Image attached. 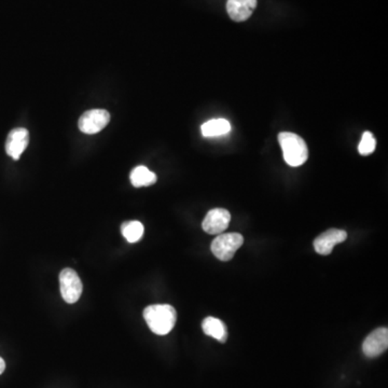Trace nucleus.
<instances>
[{"mask_svg": "<svg viewBox=\"0 0 388 388\" xmlns=\"http://www.w3.org/2000/svg\"><path fill=\"white\" fill-rule=\"evenodd\" d=\"M144 318L153 333L166 336L172 331L176 324L177 313L172 305H150L144 311Z\"/></svg>", "mask_w": 388, "mask_h": 388, "instance_id": "nucleus-1", "label": "nucleus"}, {"mask_svg": "<svg viewBox=\"0 0 388 388\" xmlns=\"http://www.w3.org/2000/svg\"><path fill=\"white\" fill-rule=\"evenodd\" d=\"M278 143L283 150L284 160L289 166H301L307 162L309 149L301 136L290 132H283L278 134Z\"/></svg>", "mask_w": 388, "mask_h": 388, "instance_id": "nucleus-2", "label": "nucleus"}, {"mask_svg": "<svg viewBox=\"0 0 388 388\" xmlns=\"http://www.w3.org/2000/svg\"><path fill=\"white\" fill-rule=\"evenodd\" d=\"M243 244L244 237L240 233L219 234L211 243V253L220 261H230Z\"/></svg>", "mask_w": 388, "mask_h": 388, "instance_id": "nucleus-3", "label": "nucleus"}, {"mask_svg": "<svg viewBox=\"0 0 388 388\" xmlns=\"http://www.w3.org/2000/svg\"><path fill=\"white\" fill-rule=\"evenodd\" d=\"M59 289L65 302L74 304L82 293V282L72 269H64L59 274Z\"/></svg>", "mask_w": 388, "mask_h": 388, "instance_id": "nucleus-4", "label": "nucleus"}, {"mask_svg": "<svg viewBox=\"0 0 388 388\" xmlns=\"http://www.w3.org/2000/svg\"><path fill=\"white\" fill-rule=\"evenodd\" d=\"M110 121V115L108 111L104 109H92L86 113L79 119L78 126L82 133L93 134L99 133L105 128Z\"/></svg>", "mask_w": 388, "mask_h": 388, "instance_id": "nucleus-5", "label": "nucleus"}, {"mask_svg": "<svg viewBox=\"0 0 388 388\" xmlns=\"http://www.w3.org/2000/svg\"><path fill=\"white\" fill-rule=\"evenodd\" d=\"M231 222V214L224 208H214L207 213L202 222V228L211 235L224 233Z\"/></svg>", "mask_w": 388, "mask_h": 388, "instance_id": "nucleus-6", "label": "nucleus"}, {"mask_svg": "<svg viewBox=\"0 0 388 388\" xmlns=\"http://www.w3.org/2000/svg\"><path fill=\"white\" fill-rule=\"evenodd\" d=\"M387 347V328H378L365 339L364 344H362V351L369 358H376L383 354Z\"/></svg>", "mask_w": 388, "mask_h": 388, "instance_id": "nucleus-7", "label": "nucleus"}, {"mask_svg": "<svg viewBox=\"0 0 388 388\" xmlns=\"http://www.w3.org/2000/svg\"><path fill=\"white\" fill-rule=\"evenodd\" d=\"M30 143V133L24 128L11 130L6 142V151L13 160H19Z\"/></svg>", "mask_w": 388, "mask_h": 388, "instance_id": "nucleus-8", "label": "nucleus"}, {"mask_svg": "<svg viewBox=\"0 0 388 388\" xmlns=\"http://www.w3.org/2000/svg\"><path fill=\"white\" fill-rule=\"evenodd\" d=\"M347 239V233L339 229H330L328 231L320 234L314 241V249L320 255H330L334 246L343 243Z\"/></svg>", "mask_w": 388, "mask_h": 388, "instance_id": "nucleus-9", "label": "nucleus"}, {"mask_svg": "<svg viewBox=\"0 0 388 388\" xmlns=\"http://www.w3.org/2000/svg\"><path fill=\"white\" fill-rule=\"evenodd\" d=\"M257 7V0H228L226 12L235 22L249 20Z\"/></svg>", "mask_w": 388, "mask_h": 388, "instance_id": "nucleus-10", "label": "nucleus"}, {"mask_svg": "<svg viewBox=\"0 0 388 388\" xmlns=\"http://www.w3.org/2000/svg\"><path fill=\"white\" fill-rule=\"evenodd\" d=\"M202 329L206 336L214 338L222 343H224L228 339V330H226V324L215 317H206L202 322Z\"/></svg>", "mask_w": 388, "mask_h": 388, "instance_id": "nucleus-11", "label": "nucleus"}, {"mask_svg": "<svg viewBox=\"0 0 388 388\" xmlns=\"http://www.w3.org/2000/svg\"><path fill=\"white\" fill-rule=\"evenodd\" d=\"M201 132L207 138L224 136L231 132V124L226 119H213L201 126Z\"/></svg>", "mask_w": 388, "mask_h": 388, "instance_id": "nucleus-12", "label": "nucleus"}, {"mask_svg": "<svg viewBox=\"0 0 388 388\" xmlns=\"http://www.w3.org/2000/svg\"><path fill=\"white\" fill-rule=\"evenodd\" d=\"M130 178L135 188L148 187L157 182V175L143 165L135 167L130 173Z\"/></svg>", "mask_w": 388, "mask_h": 388, "instance_id": "nucleus-13", "label": "nucleus"}, {"mask_svg": "<svg viewBox=\"0 0 388 388\" xmlns=\"http://www.w3.org/2000/svg\"><path fill=\"white\" fill-rule=\"evenodd\" d=\"M121 231H122V235L124 236V239L128 243H136V242L139 241L143 237L145 229H144L142 222H128L122 224Z\"/></svg>", "mask_w": 388, "mask_h": 388, "instance_id": "nucleus-14", "label": "nucleus"}, {"mask_svg": "<svg viewBox=\"0 0 388 388\" xmlns=\"http://www.w3.org/2000/svg\"><path fill=\"white\" fill-rule=\"evenodd\" d=\"M376 140L371 132H365L358 146V151L361 155H369L374 153Z\"/></svg>", "mask_w": 388, "mask_h": 388, "instance_id": "nucleus-15", "label": "nucleus"}, {"mask_svg": "<svg viewBox=\"0 0 388 388\" xmlns=\"http://www.w3.org/2000/svg\"><path fill=\"white\" fill-rule=\"evenodd\" d=\"M5 369H6L5 360H3V359L1 358V357H0V374H3V372L5 371Z\"/></svg>", "mask_w": 388, "mask_h": 388, "instance_id": "nucleus-16", "label": "nucleus"}]
</instances>
